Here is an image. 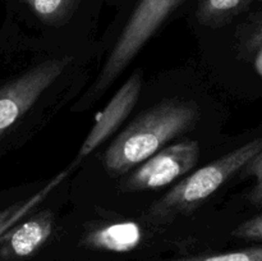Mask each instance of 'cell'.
<instances>
[{"instance_id": "obj_16", "label": "cell", "mask_w": 262, "mask_h": 261, "mask_svg": "<svg viewBox=\"0 0 262 261\" xmlns=\"http://www.w3.org/2000/svg\"><path fill=\"white\" fill-rule=\"evenodd\" d=\"M255 68L256 72L262 77V45L255 50Z\"/></svg>"}, {"instance_id": "obj_8", "label": "cell", "mask_w": 262, "mask_h": 261, "mask_svg": "<svg viewBox=\"0 0 262 261\" xmlns=\"http://www.w3.org/2000/svg\"><path fill=\"white\" fill-rule=\"evenodd\" d=\"M54 233V216L49 210L17 223L0 240V261H32L40 257Z\"/></svg>"}, {"instance_id": "obj_10", "label": "cell", "mask_w": 262, "mask_h": 261, "mask_svg": "<svg viewBox=\"0 0 262 261\" xmlns=\"http://www.w3.org/2000/svg\"><path fill=\"white\" fill-rule=\"evenodd\" d=\"M67 176V171H63L59 176H56L55 178L51 179L50 183L46 187H43L41 191H38L37 193L33 194L32 197H30L26 201L19 202V204H13L10 206H8L7 209L2 210L0 211V237L4 234L7 230H9L10 228L14 227L17 223H19L41 200L45 199L59 183L64 179V177Z\"/></svg>"}, {"instance_id": "obj_11", "label": "cell", "mask_w": 262, "mask_h": 261, "mask_svg": "<svg viewBox=\"0 0 262 261\" xmlns=\"http://www.w3.org/2000/svg\"><path fill=\"white\" fill-rule=\"evenodd\" d=\"M46 25H60L76 10L81 0H23Z\"/></svg>"}, {"instance_id": "obj_9", "label": "cell", "mask_w": 262, "mask_h": 261, "mask_svg": "<svg viewBox=\"0 0 262 261\" xmlns=\"http://www.w3.org/2000/svg\"><path fill=\"white\" fill-rule=\"evenodd\" d=\"M256 0H200L197 18L206 26H219L242 13Z\"/></svg>"}, {"instance_id": "obj_7", "label": "cell", "mask_w": 262, "mask_h": 261, "mask_svg": "<svg viewBox=\"0 0 262 261\" xmlns=\"http://www.w3.org/2000/svg\"><path fill=\"white\" fill-rule=\"evenodd\" d=\"M142 71H136L119 90L115 92L106 106L96 115L91 130L87 135L83 145L79 148L77 163L94 153L101 143H104L123 122L132 113L142 91Z\"/></svg>"}, {"instance_id": "obj_14", "label": "cell", "mask_w": 262, "mask_h": 261, "mask_svg": "<svg viewBox=\"0 0 262 261\" xmlns=\"http://www.w3.org/2000/svg\"><path fill=\"white\" fill-rule=\"evenodd\" d=\"M232 235L238 240L262 241V215L238 225L232 232Z\"/></svg>"}, {"instance_id": "obj_4", "label": "cell", "mask_w": 262, "mask_h": 261, "mask_svg": "<svg viewBox=\"0 0 262 261\" xmlns=\"http://www.w3.org/2000/svg\"><path fill=\"white\" fill-rule=\"evenodd\" d=\"M71 56L49 59L23 72L0 89V138L64 73Z\"/></svg>"}, {"instance_id": "obj_12", "label": "cell", "mask_w": 262, "mask_h": 261, "mask_svg": "<svg viewBox=\"0 0 262 261\" xmlns=\"http://www.w3.org/2000/svg\"><path fill=\"white\" fill-rule=\"evenodd\" d=\"M147 261H262V246L241 248L224 252H197L168 258H152Z\"/></svg>"}, {"instance_id": "obj_3", "label": "cell", "mask_w": 262, "mask_h": 261, "mask_svg": "<svg viewBox=\"0 0 262 261\" xmlns=\"http://www.w3.org/2000/svg\"><path fill=\"white\" fill-rule=\"evenodd\" d=\"M184 0H138L99 76L82 102L92 104L107 91L148 40Z\"/></svg>"}, {"instance_id": "obj_6", "label": "cell", "mask_w": 262, "mask_h": 261, "mask_svg": "<svg viewBox=\"0 0 262 261\" xmlns=\"http://www.w3.org/2000/svg\"><path fill=\"white\" fill-rule=\"evenodd\" d=\"M145 247V230L132 220L94 225L84 230L76 242L79 255L87 257H124Z\"/></svg>"}, {"instance_id": "obj_2", "label": "cell", "mask_w": 262, "mask_h": 261, "mask_svg": "<svg viewBox=\"0 0 262 261\" xmlns=\"http://www.w3.org/2000/svg\"><path fill=\"white\" fill-rule=\"evenodd\" d=\"M261 151L262 137L250 141L199 169L158 200L148 210L147 219L161 224L174 216L192 212Z\"/></svg>"}, {"instance_id": "obj_5", "label": "cell", "mask_w": 262, "mask_h": 261, "mask_svg": "<svg viewBox=\"0 0 262 261\" xmlns=\"http://www.w3.org/2000/svg\"><path fill=\"white\" fill-rule=\"evenodd\" d=\"M199 156L200 146L196 141L184 140L161 148L143 161L142 165L128 178L125 186L132 191L166 186L194 168Z\"/></svg>"}, {"instance_id": "obj_15", "label": "cell", "mask_w": 262, "mask_h": 261, "mask_svg": "<svg viewBox=\"0 0 262 261\" xmlns=\"http://www.w3.org/2000/svg\"><path fill=\"white\" fill-rule=\"evenodd\" d=\"M262 45V19L252 28L251 33L246 40V50L255 51Z\"/></svg>"}, {"instance_id": "obj_17", "label": "cell", "mask_w": 262, "mask_h": 261, "mask_svg": "<svg viewBox=\"0 0 262 261\" xmlns=\"http://www.w3.org/2000/svg\"><path fill=\"white\" fill-rule=\"evenodd\" d=\"M3 235H4V234H3ZM3 235H2V237H0V240H2V238H3Z\"/></svg>"}, {"instance_id": "obj_1", "label": "cell", "mask_w": 262, "mask_h": 261, "mask_svg": "<svg viewBox=\"0 0 262 261\" xmlns=\"http://www.w3.org/2000/svg\"><path fill=\"white\" fill-rule=\"evenodd\" d=\"M199 107L194 102L169 99L159 102L130 123L107 147L105 166L114 176L124 174L163 148L166 142L194 127Z\"/></svg>"}, {"instance_id": "obj_13", "label": "cell", "mask_w": 262, "mask_h": 261, "mask_svg": "<svg viewBox=\"0 0 262 261\" xmlns=\"http://www.w3.org/2000/svg\"><path fill=\"white\" fill-rule=\"evenodd\" d=\"M246 176L255 178V186L250 193V200L252 204L262 206V151L248 161L242 169Z\"/></svg>"}]
</instances>
